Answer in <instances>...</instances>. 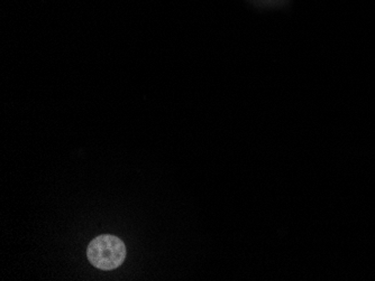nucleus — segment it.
<instances>
[{"mask_svg": "<svg viewBox=\"0 0 375 281\" xmlns=\"http://www.w3.org/2000/svg\"><path fill=\"white\" fill-rule=\"evenodd\" d=\"M87 257L93 267L100 270H114L123 264L126 258V247L119 238L103 234L89 243Z\"/></svg>", "mask_w": 375, "mask_h": 281, "instance_id": "f257e3e1", "label": "nucleus"}]
</instances>
